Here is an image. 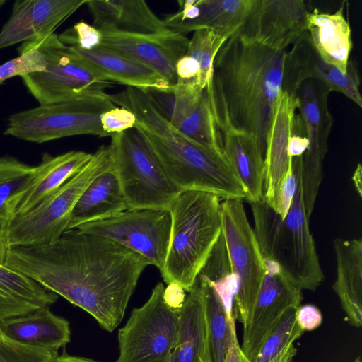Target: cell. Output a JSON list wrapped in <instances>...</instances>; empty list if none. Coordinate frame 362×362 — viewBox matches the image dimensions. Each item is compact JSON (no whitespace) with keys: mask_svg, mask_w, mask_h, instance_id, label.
Here are the masks:
<instances>
[{"mask_svg":"<svg viewBox=\"0 0 362 362\" xmlns=\"http://www.w3.org/2000/svg\"><path fill=\"white\" fill-rule=\"evenodd\" d=\"M4 265L81 308L112 332L149 264L112 240L70 229L45 245L7 249Z\"/></svg>","mask_w":362,"mask_h":362,"instance_id":"1","label":"cell"},{"mask_svg":"<svg viewBox=\"0 0 362 362\" xmlns=\"http://www.w3.org/2000/svg\"><path fill=\"white\" fill-rule=\"evenodd\" d=\"M288 61L287 49H270L238 33L214 59L212 86L217 106L232 127L257 139L264 153Z\"/></svg>","mask_w":362,"mask_h":362,"instance_id":"2","label":"cell"},{"mask_svg":"<svg viewBox=\"0 0 362 362\" xmlns=\"http://www.w3.org/2000/svg\"><path fill=\"white\" fill-rule=\"evenodd\" d=\"M109 98L136 115L134 129L179 189L211 192L223 200L245 198L244 187L223 151L202 145L180 132L143 90L127 87Z\"/></svg>","mask_w":362,"mask_h":362,"instance_id":"3","label":"cell"},{"mask_svg":"<svg viewBox=\"0 0 362 362\" xmlns=\"http://www.w3.org/2000/svg\"><path fill=\"white\" fill-rule=\"evenodd\" d=\"M215 194L181 191L168 210L171 226L164 281L189 292L222 231L221 202Z\"/></svg>","mask_w":362,"mask_h":362,"instance_id":"4","label":"cell"},{"mask_svg":"<svg viewBox=\"0 0 362 362\" xmlns=\"http://www.w3.org/2000/svg\"><path fill=\"white\" fill-rule=\"evenodd\" d=\"M110 144L100 146L88 162L31 211L0 222V237L7 249L37 247L58 240L68 230L79 197L112 164Z\"/></svg>","mask_w":362,"mask_h":362,"instance_id":"5","label":"cell"},{"mask_svg":"<svg viewBox=\"0 0 362 362\" xmlns=\"http://www.w3.org/2000/svg\"><path fill=\"white\" fill-rule=\"evenodd\" d=\"M112 164L127 209H165L181 192L136 130L111 136Z\"/></svg>","mask_w":362,"mask_h":362,"instance_id":"6","label":"cell"},{"mask_svg":"<svg viewBox=\"0 0 362 362\" xmlns=\"http://www.w3.org/2000/svg\"><path fill=\"white\" fill-rule=\"evenodd\" d=\"M29 42L43 54L46 66L44 71L21 77L40 105L103 94L111 86L112 82L93 69L54 33Z\"/></svg>","mask_w":362,"mask_h":362,"instance_id":"7","label":"cell"},{"mask_svg":"<svg viewBox=\"0 0 362 362\" xmlns=\"http://www.w3.org/2000/svg\"><path fill=\"white\" fill-rule=\"evenodd\" d=\"M115 107L106 93L40 105L11 115L4 134L35 143L76 135L105 137L100 117Z\"/></svg>","mask_w":362,"mask_h":362,"instance_id":"8","label":"cell"},{"mask_svg":"<svg viewBox=\"0 0 362 362\" xmlns=\"http://www.w3.org/2000/svg\"><path fill=\"white\" fill-rule=\"evenodd\" d=\"M159 282L148 300L134 308L118 332L119 354L115 362H169L175 346L180 306L165 296Z\"/></svg>","mask_w":362,"mask_h":362,"instance_id":"9","label":"cell"},{"mask_svg":"<svg viewBox=\"0 0 362 362\" xmlns=\"http://www.w3.org/2000/svg\"><path fill=\"white\" fill-rule=\"evenodd\" d=\"M222 234L237 281L235 316L245 323L262 284L266 267L241 199L221 202Z\"/></svg>","mask_w":362,"mask_h":362,"instance_id":"10","label":"cell"},{"mask_svg":"<svg viewBox=\"0 0 362 362\" xmlns=\"http://www.w3.org/2000/svg\"><path fill=\"white\" fill-rule=\"evenodd\" d=\"M170 226L168 210L142 209H127L75 229L112 240L139 254L161 272L168 252Z\"/></svg>","mask_w":362,"mask_h":362,"instance_id":"11","label":"cell"},{"mask_svg":"<svg viewBox=\"0 0 362 362\" xmlns=\"http://www.w3.org/2000/svg\"><path fill=\"white\" fill-rule=\"evenodd\" d=\"M327 87L320 81L308 78L300 85L296 96L308 147L302 156L301 179L304 204L308 218L313 212L323 177V161L334 122L327 105Z\"/></svg>","mask_w":362,"mask_h":362,"instance_id":"12","label":"cell"},{"mask_svg":"<svg viewBox=\"0 0 362 362\" xmlns=\"http://www.w3.org/2000/svg\"><path fill=\"white\" fill-rule=\"evenodd\" d=\"M296 191L284 219L288 280L298 289L315 291L324 280L315 244L309 227L301 179L302 156L293 158Z\"/></svg>","mask_w":362,"mask_h":362,"instance_id":"13","label":"cell"},{"mask_svg":"<svg viewBox=\"0 0 362 362\" xmlns=\"http://www.w3.org/2000/svg\"><path fill=\"white\" fill-rule=\"evenodd\" d=\"M266 273L252 309L243 325L241 349L250 362H255L261 344L272 327L284 311L300 306L302 291L286 278L276 262L264 260Z\"/></svg>","mask_w":362,"mask_h":362,"instance_id":"14","label":"cell"},{"mask_svg":"<svg viewBox=\"0 0 362 362\" xmlns=\"http://www.w3.org/2000/svg\"><path fill=\"white\" fill-rule=\"evenodd\" d=\"M303 0H254L240 35L270 49L283 51L307 31Z\"/></svg>","mask_w":362,"mask_h":362,"instance_id":"15","label":"cell"},{"mask_svg":"<svg viewBox=\"0 0 362 362\" xmlns=\"http://www.w3.org/2000/svg\"><path fill=\"white\" fill-rule=\"evenodd\" d=\"M101 45L150 68L170 86L177 82L175 64L186 54L189 40L168 30L152 34L103 30Z\"/></svg>","mask_w":362,"mask_h":362,"instance_id":"16","label":"cell"},{"mask_svg":"<svg viewBox=\"0 0 362 362\" xmlns=\"http://www.w3.org/2000/svg\"><path fill=\"white\" fill-rule=\"evenodd\" d=\"M91 156L81 151H71L56 156L44 153L28 180L6 202L0 222L35 209L77 173Z\"/></svg>","mask_w":362,"mask_h":362,"instance_id":"17","label":"cell"},{"mask_svg":"<svg viewBox=\"0 0 362 362\" xmlns=\"http://www.w3.org/2000/svg\"><path fill=\"white\" fill-rule=\"evenodd\" d=\"M254 0L178 1L179 10L166 16L167 28L184 35L199 29H209L227 40L245 22Z\"/></svg>","mask_w":362,"mask_h":362,"instance_id":"18","label":"cell"},{"mask_svg":"<svg viewBox=\"0 0 362 362\" xmlns=\"http://www.w3.org/2000/svg\"><path fill=\"white\" fill-rule=\"evenodd\" d=\"M87 0H17L0 31V49L21 42L42 39Z\"/></svg>","mask_w":362,"mask_h":362,"instance_id":"19","label":"cell"},{"mask_svg":"<svg viewBox=\"0 0 362 362\" xmlns=\"http://www.w3.org/2000/svg\"><path fill=\"white\" fill-rule=\"evenodd\" d=\"M297 96L282 90L275 105L264 153L263 198L274 210L281 183L293 158L289 143L294 130Z\"/></svg>","mask_w":362,"mask_h":362,"instance_id":"20","label":"cell"},{"mask_svg":"<svg viewBox=\"0 0 362 362\" xmlns=\"http://www.w3.org/2000/svg\"><path fill=\"white\" fill-rule=\"evenodd\" d=\"M215 106L223 152L244 187L245 199L249 202L259 201L264 192V151L252 135L232 127L222 111Z\"/></svg>","mask_w":362,"mask_h":362,"instance_id":"21","label":"cell"},{"mask_svg":"<svg viewBox=\"0 0 362 362\" xmlns=\"http://www.w3.org/2000/svg\"><path fill=\"white\" fill-rule=\"evenodd\" d=\"M86 4L93 25L100 31L152 34L168 30L143 0H87Z\"/></svg>","mask_w":362,"mask_h":362,"instance_id":"22","label":"cell"},{"mask_svg":"<svg viewBox=\"0 0 362 362\" xmlns=\"http://www.w3.org/2000/svg\"><path fill=\"white\" fill-rule=\"evenodd\" d=\"M0 335L27 346L59 349L70 341L71 330L69 321L47 306L3 321Z\"/></svg>","mask_w":362,"mask_h":362,"instance_id":"23","label":"cell"},{"mask_svg":"<svg viewBox=\"0 0 362 362\" xmlns=\"http://www.w3.org/2000/svg\"><path fill=\"white\" fill-rule=\"evenodd\" d=\"M337 278L332 286L349 323L362 325V239L333 240Z\"/></svg>","mask_w":362,"mask_h":362,"instance_id":"24","label":"cell"},{"mask_svg":"<svg viewBox=\"0 0 362 362\" xmlns=\"http://www.w3.org/2000/svg\"><path fill=\"white\" fill-rule=\"evenodd\" d=\"M71 47L109 81L141 90L166 89L172 86L150 68L117 52L102 46L90 50Z\"/></svg>","mask_w":362,"mask_h":362,"instance_id":"25","label":"cell"},{"mask_svg":"<svg viewBox=\"0 0 362 362\" xmlns=\"http://www.w3.org/2000/svg\"><path fill=\"white\" fill-rule=\"evenodd\" d=\"M344 6L334 13L308 12L307 33L319 57L346 73L352 48L351 30Z\"/></svg>","mask_w":362,"mask_h":362,"instance_id":"26","label":"cell"},{"mask_svg":"<svg viewBox=\"0 0 362 362\" xmlns=\"http://www.w3.org/2000/svg\"><path fill=\"white\" fill-rule=\"evenodd\" d=\"M126 210V200L112 163L79 197L73 209L68 230L111 218Z\"/></svg>","mask_w":362,"mask_h":362,"instance_id":"27","label":"cell"},{"mask_svg":"<svg viewBox=\"0 0 362 362\" xmlns=\"http://www.w3.org/2000/svg\"><path fill=\"white\" fill-rule=\"evenodd\" d=\"M202 295L206 327L205 362H225L232 344L238 340L234 310L228 308L213 285L197 276Z\"/></svg>","mask_w":362,"mask_h":362,"instance_id":"28","label":"cell"},{"mask_svg":"<svg viewBox=\"0 0 362 362\" xmlns=\"http://www.w3.org/2000/svg\"><path fill=\"white\" fill-rule=\"evenodd\" d=\"M180 306L178 332L169 362H205L206 327L197 278Z\"/></svg>","mask_w":362,"mask_h":362,"instance_id":"29","label":"cell"},{"mask_svg":"<svg viewBox=\"0 0 362 362\" xmlns=\"http://www.w3.org/2000/svg\"><path fill=\"white\" fill-rule=\"evenodd\" d=\"M57 298L30 278L0 264V323L49 307Z\"/></svg>","mask_w":362,"mask_h":362,"instance_id":"30","label":"cell"},{"mask_svg":"<svg viewBox=\"0 0 362 362\" xmlns=\"http://www.w3.org/2000/svg\"><path fill=\"white\" fill-rule=\"evenodd\" d=\"M255 228L253 231L264 260L277 262L286 272V247L284 219L264 198L250 202Z\"/></svg>","mask_w":362,"mask_h":362,"instance_id":"31","label":"cell"},{"mask_svg":"<svg viewBox=\"0 0 362 362\" xmlns=\"http://www.w3.org/2000/svg\"><path fill=\"white\" fill-rule=\"evenodd\" d=\"M175 128L202 145L223 151L212 83L203 90L195 110Z\"/></svg>","mask_w":362,"mask_h":362,"instance_id":"32","label":"cell"},{"mask_svg":"<svg viewBox=\"0 0 362 362\" xmlns=\"http://www.w3.org/2000/svg\"><path fill=\"white\" fill-rule=\"evenodd\" d=\"M315 78L322 82L329 91H338L362 107V97L359 90L360 81L355 68L349 62L347 72L325 62L315 48L311 50L305 71V80Z\"/></svg>","mask_w":362,"mask_h":362,"instance_id":"33","label":"cell"},{"mask_svg":"<svg viewBox=\"0 0 362 362\" xmlns=\"http://www.w3.org/2000/svg\"><path fill=\"white\" fill-rule=\"evenodd\" d=\"M298 306L287 308L265 336L255 362H271L304 332L296 321Z\"/></svg>","mask_w":362,"mask_h":362,"instance_id":"34","label":"cell"},{"mask_svg":"<svg viewBox=\"0 0 362 362\" xmlns=\"http://www.w3.org/2000/svg\"><path fill=\"white\" fill-rule=\"evenodd\" d=\"M225 42L213 30L205 28L195 30L188 41L186 54L199 64V84L203 89L213 81L214 59Z\"/></svg>","mask_w":362,"mask_h":362,"instance_id":"35","label":"cell"},{"mask_svg":"<svg viewBox=\"0 0 362 362\" xmlns=\"http://www.w3.org/2000/svg\"><path fill=\"white\" fill-rule=\"evenodd\" d=\"M34 166L11 156L0 158V220L8 199L28 180Z\"/></svg>","mask_w":362,"mask_h":362,"instance_id":"36","label":"cell"},{"mask_svg":"<svg viewBox=\"0 0 362 362\" xmlns=\"http://www.w3.org/2000/svg\"><path fill=\"white\" fill-rule=\"evenodd\" d=\"M19 56L0 66V84L13 76L41 71L45 69L46 62L39 49L29 41L18 49Z\"/></svg>","mask_w":362,"mask_h":362,"instance_id":"37","label":"cell"},{"mask_svg":"<svg viewBox=\"0 0 362 362\" xmlns=\"http://www.w3.org/2000/svg\"><path fill=\"white\" fill-rule=\"evenodd\" d=\"M58 350L24 346L0 335V362H54Z\"/></svg>","mask_w":362,"mask_h":362,"instance_id":"38","label":"cell"},{"mask_svg":"<svg viewBox=\"0 0 362 362\" xmlns=\"http://www.w3.org/2000/svg\"><path fill=\"white\" fill-rule=\"evenodd\" d=\"M59 38L68 46L90 50L101 45L103 34L93 25L81 21L63 33Z\"/></svg>","mask_w":362,"mask_h":362,"instance_id":"39","label":"cell"},{"mask_svg":"<svg viewBox=\"0 0 362 362\" xmlns=\"http://www.w3.org/2000/svg\"><path fill=\"white\" fill-rule=\"evenodd\" d=\"M100 122L104 132L111 136L134 129L136 117L127 108L115 107L103 113Z\"/></svg>","mask_w":362,"mask_h":362,"instance_id":"40","label":"cell"},{"mask_svg":"<svg viewBox=\"0 0 362 362\" xmlns=\"http://www.w3.org/2000/svg\"><path fill=\"white\" fill-rule=\"evenodd\" d=\"M297 187V177L293 167V160L289 164L286 175L281 183L275 211L284 219L292 204Z\"/></svg>","mask_w":362,"mask_h":362,"instance_id":"41","label":"cell"},{"mask_svg":"<svg viewBox=\"0 0 362 362\" xmlns=\"http://www.w3.org/2000/svg\"><path fill=\"white\" fill-rule=\"evenodd\" d=\"M175 74L176 83L201 87L199 84V66L193 57L186 54L181 57L176 62Z\"/></svg>","mask_w":362,"mask_h":362,"instance_id":"42","label":"cell"},{"mask_svg":"<svg viewBox=\"0 0 362 362\" xmlns=\"http://www.w3.org/2000/svg\"><path fill=\"white\" fill-rule=\"evenodd\" d=\"M296 321L303 331H310L318 327L322 321L320 310L313 305L298 306Z\"/></svg>","mask_w":362,"mask_h":362,"instance_id":"43","label":"cell"},{"mask_svg":"<svg viewBox=\"0 0 362 362\" xmlns=\"http://www.w3.org/2000/svg\"><path fill=\"white\" fill-rule=\"evenodd\" d=\"M308 144V139L305 134H300L296 132L295 122L294 130L289 143L290 156L292 158L302 156L307 150Z\"/></svg>","mask_w":362,"mask_h":362,"instance_id":"44","label":"cell"},{"mask_svg":"<svg viewBox=\"0 0 362 362\" xmlns=\"http://www.w3.org/2000/svg\"><path fill=\"white\" fill-rule=\"evenodd\" d=\"M225 362H250L243 354L238 341H235L230 347Z\"/></svg>","mask_w":362,"mask_h":362,"instance_id":"45","label":"cell"},{"mask_svg":"<svg viewBox=\"0 0 362 362\" xmlns=\"http://www.w3.org/2000/svg\"><path fill=\"white\" fill-rule=\"evenodd\" d=\"M296 354V349L293 344H291L271 362H293Z\"/></svg>","mask_w":362,"mask_h":362,"instance_id":"46","label":"cell"},{"mask_svg":"<svg viewBox=\"0 0 362 362\" xmlns=\"http://www.w3.org/2000/svg\"><path fill=\"white\" fill-rule=\"evenodd\" d=\"M54 362H98L97 361L87 358L84 357L74 356L64 352L62 355L58 356Z\"/></svg>","mask_w":362,"mask_h":362,"instance_id":"47","label":"cell"},{"mask_svg":"<svg viewBox=\"0 0 362 362\" xmlns=\"http://www.w3.org/2000/svg\"><path fill=\"white\" fill-rule=\"evenodd\" d=\"M361 165L358 163L353 175L354 185L360 196H361Z\"/></svg>","mask_w":362,"mask_h":362,"instance_id":"48","label":"cell"},{"mask_svg":"<svg viewBox=\"0 0 362 362\" xmlns=\"http://www.w3.org/2000/svg\"><path fill=\"white\" fill-rule=\"evenodd\" d=\"M7 248L0 237V264H4Z\"/></svg>","mask_w":362,"mask_h":362,"instance_id":"49","label":"cell"},{"mask_svg":"<svg viewBox=\"0 0 362 362\" xmlns=\"http://www.w3.org/2000/svg\"><path fill=\"white\" fill-rule=\"evenodd\" d=\"M5 1L4 0H0V7L5 4Z\"/></svg>","mask_w":362,"mask_h":362,"instance_id":"50","label":"cell"},{"mask_svg":"<svg viewBox=\"0 0 362 362\" xmlns=\"http://www.w3.org/2000/svg\"><path fill=\"white\" fill-rule=\"evenodd\" d=\"M354 362H361V358L358 357Z\"/></svg>","mask_w":362,"mask_h":362,"instance_id":"51","label":"cell"}]
</instances>
